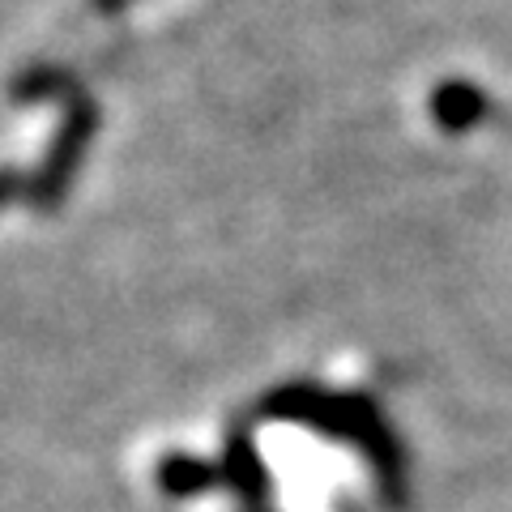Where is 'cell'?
Listing matches in <instances>:
<instances>
[{"label": "cell", "instance_id": "obj_1", "mask_svg": "<svg viewBox=\"0 0 512 512\" xmlns=\"http://www.w3.org/2000/svg\"><path fill=\"white\" fill-rule=\"evenodd\" d=\"M265 414L308 423V427L320 431V436H333V440H346L350 448H359V453L372 461L384 500H389L393 508H402V500H406L402 444L393 440V431L384 427V419L367 402H359V397L320 393V389H312V384H286V389H278L274 397H265Z\"/></svg>", "mask_w": 512, "mask_h": 512}, {"label": "cell", "instance_id": "obj_2", "mask_svg": "<svg viewBox=\"0 0 512 512\" xmlns=\"http://www.w3.org/2000/svg\"><path fill=\"white\" fill-rule=\"evenodd\" d=\"M94 128H99V107H94L82 90H73L69 99H64V120L56 128L52 146H47L35 180H30V188H26V197L39 214H56L60 201L69 197V188L77 180V167H82V158H86L90 141H94Z\"/></svg>", "mask_w": 512, "mask_h": 512}, {"label": "cell", "instance_id": "obj_3", "mask_svg": "<svg viewBox=\"0 0 512 512\" xmlns=\"http://www.w3.org/2000/svg\"><path fill=\"white\" fill-rule=\"evenodd\" d=\"M427 111H431V120H436L444 133H470L474 124H483V120H487L491 99H487V90H483V86L453 77V82H440L436 90H431Z\"/></svg>", "mask_w": 512, "mask_h": 512}, {"label": "cell", "instance_id": "obj_4", "mask_svg": "<svg viewBox=\"0 0 512 512\" xmlns=\"http://www.w3.org/2000/svg\"><path fill=\"white\" fill-rule=\"evenodd\" d=\"M222 474L231 478V487L244 495V504H261L269 495V474L261 466V457H256V448L248 440V431H231L227 440V466H222Z\"/></svg>", "mask_w": 512, "mask_h": 512}, {"label": "cell", "instance_id": "obj_5", "mask_svg": "<svg viewBox=\"0 0 512 512\" xmlns=\"http://www.w3.org/2000/svg\"><path fill=\"white\" fill-rule=\"evenodd\" d=\"M222 466H205V461L197 457H184V453H175L167 457L163 466H158V483H163V491L171 495H197V491H210L222 483Z\"/></svg>", "mask_w": 512, "mask_h": 512}, {"label": "cell", "instance_id": "obj_6", "mask_svg": "<svg viewBox=\"0 0 512 512\" xmlns=\"http://www.w3.org/2000/svg\"><path fill=\"white\" fill-rule=\"evenodd\" d=\"M13 99L18 103H39V99H69L77 90L73 77L56 69V64H43V69H26L22 77H13Z\"/></svg>", "mask_w": 512, "mask_h": 512}, {"label": "cell", "instance_id": "obj_7", "mask_svg": "<svg viewBox=\"0 0 512 512\" xmlns=\"http://www.w3.org/2000/svg\"><path fill=\"white\" fill-rule=\"evenodd\" d=\"M18 188H22V180H18V171L13 167H0V210L18 197Z\"/></svg>", "mask_w": 512, "mask_h": 512}, {"label": "cell", "instance_id": "obj_8", "mask_svg": "<svg viewBox=\"0 0 512 512\" xmlns=\"http://www.w3.org/2000/svg\"><path fill=\"white\" fill-rule=\"evenodd\" d=\"M244 512H265V508H261V504H252V508H244Z\"/></svg>", "mask_w": 512, "mask_h": 512}]
</instances>
